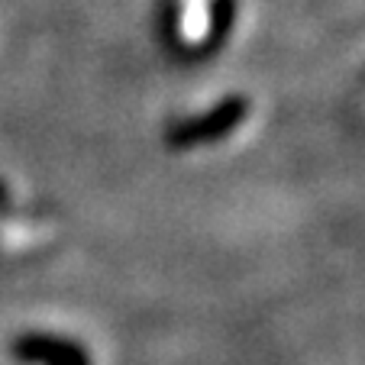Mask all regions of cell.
Returning a JSON list of instances; mask_svg holds the SVG:
<instances>
[{
    "label": "cell",
    "instance_id": "cell-1",
    "mask_svg": "<svg viewBox=\"0 0 365 365\" xmlns=\"http://www.w3.org/2000/svg\"><path fill=\"white\" fill-rule=\"evenodd\" d=\"M249 117V97L230 94L223 101H217L210 110H204L200 117L181 120L168 130V145L172 149H194V145H210L227 139L230 133H236Z\"/></svg>",
    "mask_w": 365,
    "mask_h": 365
},
{
    "label": "cell",
    "instance_id": "cell-2",
    "mask_svg": "<svg viewBox=\"0 0 365 365\" xmlns=\"http://www.w3.org/2000/svg\"><path fill=\"white\" fill-rule=\"evenodd\" d=\"M14 356L26 365H91L81 343L52 333H26L14 343Z\"/></svg>",
    "mask_w": 365,
    "mask_h": 365
},
{
    "label": "cell",
    "instance_id": "cell-3",
    "mask_svg": "<svg viewBox=\"0 0 365 365\" xmlns=\"http://www.w3.org/2000/svg\"><path fill=\"white\" fill-rule=\"evenodd\" d=\"M210 33H207V42L210 46H220L227 39L230 26H233V4L230 0H214V10H210Z\"/></svg>",
    "mask_w": 365,
    "mask_h": 365
}]
</instances>
